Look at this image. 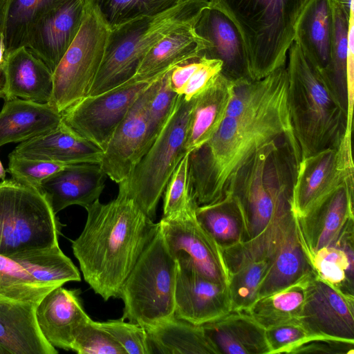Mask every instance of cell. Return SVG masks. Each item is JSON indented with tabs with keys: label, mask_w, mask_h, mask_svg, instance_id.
Returning <instances> with one entry per match:
<instances>
[{
	"label": "cell",
	"mask_w": 354,
	"mask_h": 354,
	"mask_svg": "<svg viewBox=\"0 0 354 354\" xmlns=\"http://www.w3.org/2000/svg\"><path fill=\"white\" fill-rule=\"evenodd\" d=\"M342 8L349 15L350 8L352 4L354 3V0H337Z\"/></svg>",
	"instance_id": "db71d44e"
},
{
	"label": "cell",
	"mask_w": 354,
	"mask_h": 354,
	"mask_svg": "<svg viewBox=\"0 0 354 354\" xmlns=\"http://www.w3.org/2000/svg\"><path fill=\"white\" fill-rule=\"evenodd\" d=\"M189 156V153H186L181 159L167 183L165 189L163 216H168L198 205L192 193Z\"/></svg>",
	"instance_id": "7bdbcfd3"
},
{
	"label": "cell",
	"mask_w": 354,
	"mask_h": 354,
	"mask_svg": "<svg viewBox=\"0 0 354 354\" xmlns=\"http://www.w3.org/2000/svg\"><path fill=\"white\" fill-rule=\"evenodd\" d=\"M207 0H187L155 17H142L109 30L104 57L88 95H95L129 81L142 59L173 29L196 21Z\"/></svg>",
	"instance_id": "8992f818"
},
{
	"label": "cell",
	"mask_w": 354,
	"mask_h": 354,
	"mask_svg": "<svg viewBox=\"0 0 354 354\" xmlns=\"http://www.w3.org/2000/svg\"><path fill=\"white\" fill-rule=\"evenodd\" d=\"M1 72L0 97L5 101L20 98L39 103L50 102L53 73L26 47L6 55Z\"/></svg>",
	"instance_id": "7402d4cb"
},
{
	"label": "cell",
	"mask_w": 354,
	"mask_h": 354,
	"mask_svg": "<svg viewBox=\"0 0 354 354\" xmlns=\"http://www.w3.org/2000/svg\"><path fill=\"white\" fill-rule=\"evenodd\" d=\"M223 63L218 59H209L201 57L199 66L193 73L181 95L190 100L207 88L221 73Z\"/></svg>",
	"instance_id": "7dc6e473"
},
{
	"label": "cell",
	"mask_w": 354,
	"mask_h": 354,
	"mask_svg": "<svg viewBox=\"0 0 354 354\" xmlns=\"http://www.w3.org/2000/svg\"><path fill=\"white\" fill-rule=\"evenodd\" d=\"M194 100L195 97L187 100L183 95H178L152 145L129 177L122 181L127 196L152 221L171 176L186 154Z\"/></svg>",
	"instance_id": "ba28073f"
},
{
	"label": "cell",
	"mask_w": 354,
	"mask_h": 354,
	"mask_svg": "<svg viewBox=\"0 0 354 354\" xmlns=\"http://www.w3.org/2000/svg\"><path fill=\"white\" fill-rule=\"evenodd\" d=\"M354 341L339 339L329 337L309 340L295 348L292 354L297 353H335L353 354Z\"/></svg>",
	"instance_id": "c3c4849f"
},
{
	"label": "cell",
	"mask_w": 354,
	"mask_h": 354,
	"mask_svg": "<svg viewBox=\"0 0 354 354\" xmlns=\"http://www.w3.org/2000/svg\"><path fill=\"white\" fill-rule=\"evenodd\" d=\"M6 178V171L0 161V179L4 180Z\"/></svg>",
	"instance_id": "11a10c76"
},
{
	"label": "cell",
	"mask_w": 354,
	"mask_h": 354,
	"mask_svg": "<svg viewBox=\"0 0 354 354\" xmlns=\"http://www.w3.org/2000/svg\"><path fill=\"white\" fill-rule=\"evenodd\" d=\"M270 261L257 299L290 285L313 272L296 219L295 226L282 240Z\"/></svg>",
	"instance_id": "f546056e"
},
{
	"label": "cell",
	"mask_w": 354,
	"mask_h": 354,
	"mask_svg": "<svg viewBox=\"0 0 354 354\" xmlns=\"http://www.w3.org/2000/svg\"><path fill=\"white\" fill-rule=\"evenodd\" d=\"M70 165V164H69ZM68 165L9 154L8 171L14 180L39 189L41 183Z\"/></svg>",
	"instance_id": "f6af8a7d"
},
{
	"label": "cell",
	"mask_w": 354,
	"mask_h": 354,
	"mask_svg": "<svg viewBox=\"0 0 354 354\" xmlns=\"http://www.w3.org/2000/svg\"><path fill=\"white\" fill-rule=\"evenodd\" d=\"M354 32L348 33V53L346 65L347 120L344 138L351 139L354 106Z\"/></svg>",
	"instance_id": "681fc988"
},
{
	"label": "cell",
	"mask_w": 354,
	"mask_h": 354,
	"mask_svg": "<svg viewBox=\"0 0 354 354\" xmlns=\"http://www.w3.org/2000/svg\"><path fill=\"white\" fill-rule=\"evenodd\" d=\"M71 351L79 354H127L115 339L100 325L88 319L77 332Z\"/></svg>",
	"instance_id": "ee69618b"
},
{
	"label": "cell",
	"mask_w": 354,
	"mask_h": 354,
	"mask_svg": "<svg viewBox=\"0 0 354 354\" xmlns=\"http://www.w3.org/2000/svg\"><path fill=\"white\" fill-rule=\"evenodd\" d=\"M311 0H210L238 28L252 80L286 66L297 23Z\"/></svg>",
	"instance_id": "5b68a950"
},
{
	"label": "cell",
	"mask_w": 354,
	"mask_h": 354,
	"mask_svg": "<svg viewBox=\"0 0 354 354\" xmlns=\"http://www.w3.org/2000/svg\"><path fill=\"white\" fill-rule=\"evenodd\" d=\"M234 82L221 73L195 97L187 141L186 153L198 149L217 131L226 116Z\"/></svg>",
	"instance_id": "4316f807"
},
{
	"label": "cell",
	"mask_w": 354,
	"mask_h": 354,
	"mask_svg": "<svg viewBox=\"0 0 354 354\" xmlns=\"http://www.w3.org/2000/svg\"><path fill=\"white\" fill-rule=\"evenodd\" d=\"M353 174L351 140L345 138L337 148L301 159L291 196L294 215L299 218L306 216Z\"/></svg>",
	"instance_id": "4fadbf2b"
},
{
	"label": "cell",
	"mask_w": 354,
	"mask_h": 354,
	"mask_svg": "<svg viewBox=\"0 0 354 354\" xmlns=\"http://www.w3.org/2000/svg\"><path fill=\"white\" fill-rule=\"evenodd\" d=\"M194 28L205 43L200 57L221 61V73L234 82L252 80L244 42L226 15L208 6L202 10Z\"/></svg>",
	"instance_id": "2e32d148"
},
{
	"label": "cell",
	"mask_w": 354,
	"mask_h": 354,
	"mask_svg": "<svg viewBox=\"0 0 354 354\" xmlns=\"http://www.w3.org/2000/svg\"><path fill=\"white\" fill-rule=\"evenodd\" d=\"M288 104L301 159L337 148L346 132L347 113L319 68L293 41L288 49Z\"/></svg>",
	"instance_id": "277c9868"
},
{
	"label": "cell",
	"mask_w": 354,
	"mask_h": 354,
	"mask_svg": "<svg viewBox=\"0 0 354 354\" xmlns=\"http://www.w3.org/2000/svg\"><path fill=\"white\" fill-rule=\"evenodd\" d=\"M145 330L151 354H219L201 325L175 316Z\"/></svg>",
	"instance_id": "4dcf8cb0"
},
{
	"label": "cell",
	"mask_w": 354,
	"mask_h": 354,
	"mask_svg": "<svg viewBox=\"0 0 354 354\" xmlns=\"http://www.w3.org/2000/svg\"><path fill=\"white\" fill-rule=\"evenodd\" d=\"M197 207L162 216L159 230L176 260L185 261L206 277L228 285L230 272L223 251L197 220Z\"/></svg>",
	"instance_id": "7c38bea8"
},
{
	"label": "cell",
	"mask_w": 354,
	"mask_h": 354,
	"mask_svg": "<svg viewBox=\"0 0 354 354\" xmlns=\"http://www.w3.org/2000/svg\"><path fill=\"white\" fill-rule=\"evenodd\" d=\"M68 0H7L3 32L6 55L26 47L37 22Z\"/></svg>",
	"instance_id": "d590c367"
},
{
	"label": "cell",
	"mask_w": 354,
	"mask_h": 354,
	"mask_svg": "<svg viewBox=\"0 0 354 354\" xmlns=\"http://www.w3.org/2000/svg\"><path fill=\"white\" fill-rule=\"evenodd\" d=\"M353 176L296 223L309 260L319 249L333 245L346 224L353 220Z\"/></svg>",
	"instance_id": "d6986e66"
},
{
	"label": "cell",
	"mask_w": 354,
	"mask_h": 354,
	"mask_svg": "<svg viewBox=\"0 0 354 354\" xmlns=\"http://www.w3.org/2000/svg\"><path fill=\"white\" fill-rule=\"evenodd\" d=\"M299 153L286 138L259 149L234 177L230 195L245 216L248 239L223 250L227 266L244 259H270L295 225L291 196Z\"/></svg>",
	"instance_id": "6da1fadb"
},
{
	"label": "cell",
	"mask_w": 354,
	"mask_h": 354,
	"mask_svg": "<svg viewBox=\"0 0 354 354\" xmlns=\"http://www.w3.org/2000/svg\"><path fill=\"white\" fill-rule=\"evenodd\" d=\"M7 0H0V39L3 37Z\"/></svg>",
	"instance_id": "816d5d0a"
},
{
	"label": "cell",
	"mask_w": 354,
	"mask_h": 354,
	"mask_svg": "<svg viewBox=\"0 0 354 354\" xmlns=\"http://www.w3.org/2000/svg\"><path fill=\"white\" fill-rule=\"evenodd\" d=\"M282 138L299 149L288 109V74L259 104L238 116H225L215 134L189 153L190 181L198 206L230 196L239 169L264 145Z\"/></svg>",
	"instance_id": "7a4b0ae2"
},
{
	"label": "cell",
	"mask_w": 354,
	"mask_h": 354,
	"mask_svg": "<svg viewBox=\"0 0 354 354\" xmlns=\"http://www.w3.org/2000/svg\"><path fill=\"white\" fill-rule=\"evenodd\" d=\"M201 61V57H195L178 64L170 69V86L178 95H181L189 79L199 66Z\"/></svg>",
	"instance_id": "f907efd6"
},
{
	"label": "cell",
	"mask_w": 354,
	"mask_h": 354,
	"mask_svg": "<svg viewBox=\"0 0 354 354\" xmlns=\"http://www.w3.org/2000/svg\"><path fill=\"white\" fill-rule=\"evenodd\" d=\"M198 222L223 250L248 239V228L243 211L232 196L196 209Z\"/></svg>",
	"instance_id": "d6a6232c"
},
{
	"label": "cell",
	"mask_w": 354,
	"mask_h": 354,
	"mask_svg": "<svg viewBox=\"0 0 354 354\" xmlns=\"http://www.w3.org/2000/svg\"><path fill=\"white\" fill-rule=\"evenodd\" d=\"M62 122V113L49 102L20 98L7 101L0 111V147L22 142L46 133Z\"/></svg>",
	"instance_id": "484cf974"
},
{
	"label": "cell",
	"mask_w": 354,
	"mask_h": 354,
	"mask_svg": "<svg viewBox=\"0 0 354 354\" xmlns=\"http://www.w3.org/2000/svg\"><path fill=\"white\" fill-rule=\"evenodd\" d=\"M313 272L295 283L258 298L247 310L264 328L301 317Z\"/></svg>",
	"instance_id": "836d02e7"
},
{
	"label": "cell",
	"mask_w": 354,
	"mask_h": 354,
	"mask_svg": "<svg viewBox=\"0 0 354 354\" xmlns=\"http://www.w3.org/2000/svg\"><path fill=\"white\" fill-rule=\"evenodd\" d=\"M59 232L56 214L39 189L13 179L0 183V254L58 245Z\"/></svg>",
	"instance_id": "9c48e42d"
},
{
	"label": "cell",
	"mask_w": 354,
	"mask_h": 354,
	"mask_svg": "<svg viewBox=\"0 0 354 354\" xmlns=\"http://www.w3.org/2000/svg\"><path fill=\"white\" fill-rule=\"evenodd\" d=\"M170 69L158 76L145 91L149 134L153 142L169 115L178 95L170 86Z\"/></svg>",
	"instance_id": "60d3db41"
},
{
	"label": "cell",
	"mask_w": 354,
	"mask_h": 354,
	"mask_svg": "<svg viewBox=\"0 0 354 354\" xmlns=\"http://www.w3.org/2000/svg\"><path fill=\"white\" fill-rule=\"evenodd\" d=\"M109 30L129 21L155 17L187 0H90Z\"/></svg>",
	"instance_id": "74e56055"
},
{
	"label": "cell",
	"mask_w": 354,
	"mask_h": 354,
	"mask_svg": "<svg viewBox=\"0 0 354 354\" xmlns=\"http://www.w3.org/2000/svg\"><path fill=\"white\" fill-rule=\"evenodd\" d=\"M106 177L100 163L70 164L45 179L39 189L57 214L70 205L85 208L98 200Z\"/></svg>",
	"instance_id": "44dd1931"
},
{
	"label": "cell",
	"mask_w": 354,
	"mask_h": 354,
	"mask_svg": "<svg viewBox=\"0 0 354 354\" xmlns=\"http://www.w3.org/2000/svg\"><path fill=\"white\" fill-rule=\"evenodd\" d=\"M80 290L62 286L48 292L37 304L35 317L44 339L55 348L71 350L77 330L91 317L85 312Z\"/></svg>",
	"instance_id": "ffe728a7"
},
{
	"label": "cell",
	"mask_w": 354,
	"mask_h": 354,
	"mask_svg": "<svg viewBox=\"0 0 354 354\" xmlns=\"http://www.w3.org/2000/svg\"><path fill=\"white\" fill-rule=\"evenodd\" d=\"M301 317L319 335L354 341V295L329 284L314 272Z\"/></svg>",
	"instance_id": "e0dca14e"
},
{
	"label": "cell",
	"mask_w": 354,
	"mask_h": 354,
	"mask_svg": "<svg viewBox=\"0 0 354 354\" xmlns=\"http://www.w3.org/2000/svg\"><path fill=\"white\" fill-rule=\"evenodd\" d=\"M37 304L0 295L1 354H56L41 333L36 321Z\"/></svg>",
	"instance_id": "603a6c76"
},
{
	"label": "cell",
	"mask_w": 354,
	"mask_h": 354,
	"mask_svg": "<svg viewBox=\"0 0 354 354\" xmlns=\"http://www.w3.org/2000/svg\"><path fill=\"white\" fill-rule=\"evenodd\" d=\"M109 31L88 0L78 34L53 73L49 103L59 113L88 95L104 57Z\"/></svg>",
	"instance_id": "30bf717a"
},
{
	"label": "cell",
	"mask_w": 354,
	"mask_h": 354,
	"mask_svg": "<svg viewBox=\"0 0 354 354\" xmlns=\"http://www.w3.org/2000/svg\"><path fill=\"white\" fill-rule=\"evenodd\" d=\"M145 91L113 133L100 163L106 176L118 184L129 177L153 143Z\"/></svg>",
	"instance_id": "9a60e30c"
},
{
	"label": "cell",
	"mask_w": 354,
	"mask_h": 354,
	"mask_svg": "<svg viewBox=\"0 0 354 354\" xmlns=\"http://www.w3.org/2000/svg\"><path fill=\"white\" fill-rule=\"evenodd\" d=\"M332 33L331 0H311L299 18L293 41L322 73L329 64Z\"/></svg>",
	"instance_id": "f1b7e54d"
},
{
	"label": "cell",
	"mask_w": 354,
	"mask_h": 354,
	"mask_svg": "<svg viewBox=\"0 0 354 354\" xmlns=\"http://www.w3.org/2000/svg\"><path fill=\"white\" fill-rule=\"evenodd\" d=\"M88 0H68L35 25L26 48L54 72L78 34Z\"/></svg>",
	"instance_id": "ac0fdd59"
},
{
	"label": "cell",
	"mask_w": 354,
	"mask_h": 354,
	"mask_svg": "<svg viewBox=\"0 0 354 354\" xmlns=\"http://www.w3.org/2000/svg\"><path fill=\"white\" fill-rule=\"evenodd\" d=\"M331 6L333 33L330 60L326 71L322 74L346 109V65L349 15L346 12L337 0H331Z\"/></svg>",
	"instance_id": "8d00e7d4"
},
{
	"label": "cell",
	"mask_w": 354,
	"mask_h": 354,
	"mask_svg": "<svg viewBox=\"0 0 354 354\" xmlns=\"http://www.w3.org/2000/svg\"><path fill=\"white\" fill-rule=\"evenodd\" d=\"M219 354H270L265 328L247 310H232L203 325Z\"/></svg>",
	"instance_id": "d4e9b609"
},
{
	"label": "cell",
	"mask_w": 354,
	"mask_h": 354,
	"mask_svg": "<svg viewBox=\"0 0 354 354\" xmlns=\"http://www.w3.org/2000/svg\"><path fill=\"white\" fill-rule=\"evenodd\" d=\"M270 354L292 353L305 342L324 336L315 333L301 317L294 318L265 328Z\"/></svg>",
	"instance_id": "b9f144b4"
},
{
	"label": "cell",
	"mask_w": 354,
	"mask_h": 354,
	"mask_svg": "<svg viewBox=\"0 0 354 354\" xmlns=\"http://www.w3.org/2000/svg\"><path fill=\"white\" fill-rule=\"evenodd\" d=\"M196 21L177 27L160 39L147 52L131 79L151 78L178 64L200 57L205 43L194 30Z\"/></svg>",
	"instance_id": "83f0119b"
},
{
	"label": "cell",
	"mask_w": 354,
	"mask_h": 354,
	"mask_svg": "<svg viewBox=\"0 0 354 354\" xmlns=\"http://www.w3.org/2000/svg\"><path fill=\"white\" fill-rule=\"evenodd\" d=\"M100 325L115 339L127 354H151L147 331L141 326L127 322L122 317L100 322Z\"/></svg>",
	"instance_id": "bcb514c9"
},
{
	"label": "cell",
	"mask_w": 354,
	"mask_h": 354,
	"mask_svg": "<svg viewBox=\"0 0 354 354\" xmlns=\"http://www.w3.org/2000/svg\"><path fill=\"white\" fill-rule=\"evenodd\" d=\"M56 286L42 283L18 263L0 254V295L14 300L38 304Z\"/></svg>",
	"instance_id": "ab89813d"
},
{
	"label": "cell",
	"mask_w": 354,
	"mask_h": 354,
	"mask_svg": "<svg viewBox=\"0 0 354 354\" xmlns=\"http://www.w3.org/2000/svg\"><path fill=\"white\" fill-rule=\"evenodd\" d=\"M353 220L350 221L333 245L313 252L310 263L315 276L329 284L353 295Z\"/></svg>",
	"instance_id": "1f68e13d"
},
{
	"label": "cell",
	"mask_w": 354,
	"mask_h": 354,
	"mask_svg": "<svg viewBox=\"0 0 354 354\" xmlns=\"http://www.w3.org/2000/svg\"><path fill=\"white\" fill-rule=\"evenodd\" d=\"M12 153L63 164L100 163L104 151L62 122L53 129L21 142Z\"/></svg>",
	"instance_id": "cb8c5ba5"
},
{
	"label": "cell",
	"mask_w": 354,
	"mask_h": 354,
	"mask_svg": "<svg viewBox=\"0 0 354 354\" xmlns=\"http://www.w3.org/2000/svg\"><path fill=\"white\" fill-rule=\"evenodd\" d=\"M177 272L158 225L122 285V318L147 329L174 317Z\"/></svg>",
	"instance_id": "52a82bcc"
},
{
	"label": "cell",
	"mask_w": 354,
	"mask_h": 354,
	"mask_svg": "<svg viewBox=\"0 0 354 354\" xmlns=\"http://www.w3.org/2000/svg\"><path fill=\"white\" fill-rule=\"evenodd\" d=\"M6 57V47L4 44V38L2 37L0 39V72H1V68L5 60Z\"/></svg>",
	"instance_id": "f5cc1de1"
},
{
	"label": "cell",
	"mask_w": 354,
	"mask_h": 354,
	"mask_svg": "<svg viewBox=\"0 0 354 354\" xmlns=\"http://www.w3.org/2000/svg\"><path fill=\"white\" fill-rule=\"evenodd\" d=\"M87 218L72 242L86 282L107 301L120 297L122 285L142 251L155 236L158 223L148 218L129 198L122 182L117 197L99 199L85 207Z\"/></svg>",
	"instance_id": "3957f363"
},
{
	"label": "cell",
	"mask_w": 354,
	"mask_h": 354,
	"mask_svg": "<svg viewBox=\"0 0 354 354\" xmlns=\"http://www.w3.org/2000/svg\"><path fill=\"white\" fill-rule=\"evenodd\" d=\"M8 257L42 283L58 287L69 281L81 280L78 269L59 245L24 251Z\"/></svg>",
	"instance_id": "e575fe53"
},
{
	"label": "cell",
	"mask_w": 354,
	"mask_h": 354,
	"mask_svg": "<svg viewBox=\"0 0 354 354\" xmlns=\"http://www.w3.org/2000/svg\"><path fill=\"white\" fill-rule=\"evenodd\" d=\"M270 261L269 259H244L229 267L232 310H247L257 299Z\"/></svg>",
	"instance_id": "f35d334b"
},
{
	"label": "cell",
	"mask_w": 354,
	"mask_h": 354,
	"mask_svg": "<svg viewBox=\"0 0 354 354\" xmlns=\"http://www.w3.org/2000/svg\"><path fill=\"white\" fill-rule=\"evenodd\" d=\"M176 261V317L203 325L232 310L227 284L206 277L185 261Z\"/></svg>",
	"instance_id": "5bb4252c"
},
{
	"label": "cell",
	"mask_w": 354,
	"mask_h": 354,
	"mask_svg": "<svg viewBox=\"0 0 354 354\" xmlns=\"http://www.w3.org/2000/svg\"><path fill=\"white\" fill-rule=\"evenodd\" d=\"M161 74L145 80L131 79L103 93L87 95L65 110L62 120L104 151L132 106Z\"/></svg>",
	"instance_id": "8fae6325"
}]
</instances>
